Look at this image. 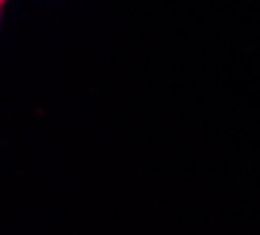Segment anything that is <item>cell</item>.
<instances>
[{"mask_svg": "<svg viewBox=\"0 0 260 235\" xmlns=\"http://www.w3.org/2000/svg\"><path fill=\"white\" fill-rule=\"evenodd\" d=\"M3 3H5V0H0V5H3Z\"/></svg>", "mask_w": 260, "mask_h": 235, "instance_id": "1", "label": "cell"}]
</instances>
